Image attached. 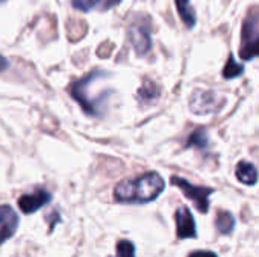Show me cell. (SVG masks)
<instances>
[{
    "label": "cell",
    "mask_w": 259,
    "mask_h": 257,
    "mask_svg": "<svg viewBox=\"0 0 259 257\" xmlns=\"http://www.w3.org/2000/svg\"><path fill=\"white\" fill-rule=\"evenodd\" d=\"M176 3V8H178V12L184 21V24L188 27V29H193L197 23V17H196V12L190 3V0H175Z\"/></svg>",
    "instance_id": "cell-12"
},
{
    "label": "cell",
    "mask_w": 259,
    "mask_h": 257,
    "mask_svg": "<svg viewBox=\"0 0 259 257\" xmlns=\"http://www.w3.org/2000/svg\"><path fill=\"white\" fill-rule=\"evenodd\" d=\"M259 53V14L256 8H252V11L247 14L243 30H241V47H240V56L244 61H250L256 58Z\"/></svg>",
    "instance_id": "cell-3"
},
{
    "label": "cell",
    "mask_w": 259,
    "mask_h": 257,
    "mask_svg": "<svg viewBox=\"0 0 259 257\" xmlns=\"http://www.w3.org/2000/svg\"><path fill=\"white\" fill-rule=\"evenodd\" d=\"M225 105V100L214 91L196 89L190 98V109L196 115H208L217 112Z\"/></svg>",
    "instance_id": "cell-6"
},
{
    "label": "cell",
    "mask_w": 259,
    "mask_h": 257,
    "mask_svg": "<svg viewBox=\"0 0 259 257\" xmlns=\"http://www.w3.org/2000/svg\"><path fill=\"white\" fill-rule=\"evenodd\" d=\"M138 100L143 103H150V101H156V98L159 97V88L149 80H144V85L141 86V89L137 94Z\"/></svg>",
    "instance_id": "cell-14"
},
{
    "label": "cell",
    "mask_w": 259,
    "mask_h": 257,
    "mask_svg": "<svg viewBox=\"0 0 259 257\" xmlns=\"http://www.w3.org/2000/svg\"><path fill=\"white\" fill-rule=\"evenodd\" d=\"M52 200V194L46 189H35L30 194H24L18 198V208L23 214L29 215V214H35L36 211H39L42 206L49 204Z\"/></svg>",
    "instance_id": "cell-7"
},
{
    "label": "cell",
    "mask_w": 259,
    "mask_h": 257,
    "mask_svg": "<svg viewBox=\"0 0 259 257\" xmlns=\"http://www.w3.org/2000/svg\"><path fill=\"white\" fill-rule=\"evenodd\" d=\"M188 257H219L212 251H206V250H199V251H193Z\"/></svg>",
    "instance_id": "cell-18"
},
{
    "label": "cell",
    "mask_w": 259,
    "mask_h": 257,
    "mask_svg": "<svg viewBox=\"0 0 259 257\" xmlns=\"http://www.w3.org/2000/svg\"><path fill=\"white\" fill-rule=\"evenodd\" d=\"M18 227V217L11 206H0V245L8 241Z\"/></svg>",
    "instance_id": "cell-9"
},
{
    "label": "cell",
    "mask_w": 259,
    "mask_h": 257,
    "mask_svg": "<svg viewBox=\"0 0 259 257\" xmlns=\"http://www.w3.org/2000/svg\"><path fill=\"white\" fill-rule=\"evenodd\" d=\"M175 220H176V233L179 239H191L197 236V230H196V223L193 218V214L190 212V209L187 206H181L176 214H175Z\"/></svg>",
    "instance_id": "cell-8"
},
{
    "label": "cell",
    "mask_w": 259,
    "mask_h": 257,
    "mask_svg": "<svg viewBox=\"0 0 259 257\" xmlns=\"http://www.w3.org/2000/svg\"><path fill=\"white\" fill-rule=\"evenodd\" d=\"M152 21L144 17L138 15L134 23L127 27L129 41L138 56H146L152 48V38H150V26Z\"/></svg>",
    "instance_id": "cell-4"
},
{
    "label": "cell",
    "mask_w": 259,
    "mask_h": 257,
    "mask_svg": "<svg viewBox=\"0 0 259 257\" xmlns=\"http://www.w3.org/2000/svg\"><path fill=\"white\" fill-rule=\"evenodd\" d=\"M164 179L158 173H146L140 177L123 180L114 189V197L120 203H150L164 191Z\"/></svg>",
    "instance_id": "cell-1"
},
{
    "label": "cell",
    "mask_w": 259,
    "mask_h": 257,
    "mask_svg": "<svg viewBox=\"0 0 259 257\" xmlns=\"http://www.w3.org/2000/svg\"><path fill=\"white\" fill-rule=\"evenodd\" d=\"M243 71H244V67L241 64H237L234 59V55H231L228 62H226V67L223 68V77L225 79H235V77L241 76Z\"/></svg>",
    "instance_id": "cell-16"
},
{
    "label": "cell",
    "mask_w": 259,
    "mask_h": 257,
    "mask_svg": "<svg viewBox=\"0 0 259 257\" xmlns=\"http://www.w3.org/2000/svg\"><path fill=\"white\" fill-rule=\"evenodd\" d=\"M215 226H217V229H219L220 233L229 235V233H232V230L235 227V218L228 211H219L217 220H215Z\"/></svg>",
    "instance_id": "cell-13"
},
{
    "label": "cell",
    "mask_w": 259,
    "mask_h": 257,
    "mask_svg": "<svg viewBox=\"0 0 259 257\" xmlns=\"http://www.w3.org/2000/svg\"><path fill=\"white\" fill-rule=\"evenodd\" d=\"M0 2H5V0H0Z\"/></svg>",
    "instance_id": "cell-20"
},
{
    "label": "cell",
    "mask_w": 259,
    "mask_h": 257,
    "mask_svg": "<svg viewBox=\"0 0 259 257\" xmlns=\"http://www.w3.org/2000/svg\"><path fill=\"white\" fill-rule=\"evenodd\" d=\"M208 144H209V139H208L206 130H205V129H197L196 132H193V133L190 135V139L187 141L185 147H187V148H191V147L206 148Z\"/></svg>",
    "instance_id": "cell-15"
},
{
    "label": "cell",
    "mask_w": 259,
    "mask_h": 257,
    "mask_svg": "<svg viewBox=\"0 0 259 257\" xmlns=\"http://www.w3.org/2000/svg\"><path fill=\"white\" fill-rule=\"evenodd\" d=\"M121 0H71L73 8L80 11H90V9H100L108 11L114 6H117Z\"/></svg>",
    "instance_id": "cell-11"
},
{
    "label": "cell",
    "mask_w": 259,
    "mask_h": 257,
    "mask_svg": "<svg viewBox=\"0 0 259 257\" xmlns=\"http://www.w3.org/2000/svg\"><path fill=\"white\" fill-rule=\"evenodd\" d=\"M235 174H237V179L244 185L253 186L258 182V171H256L255 165H252L250 162H244V161L240 162L237 165Z\"/></svg>",
    "instance_id": "cell-10"
},
{
    "label": "cell",
    "mask_w": 259,
    "mask_h": 257,
    "mask_svg": "<svg viewBox=\"0 0 259 257\" xmlns=\"http://www.w3.org/2000/svg\"><path fill=\"white\" fill-rule=\"evenodd\" d=\"M105 73L103 71H93V73H88L85 77L76 80L71 83L70 86V94L71 97L80 105V108L91 117H100L102 114V106H100V100L97 98H90L88 95V86L91 85L93 80L102 77Z\"/></svg>",
    "instance_id": "cell-2"
},
{
    "label": "cell",
    "mask_w": 259,
    "mask_h": 257,
    "mask_svg": "<svg viewBox=\"0 0 259 257\" xmlns=\"http://www.w3.org/2000/svg\"><path fill=\"white\" fill-rule=\"evenodd\" d=\"M115 257H135V245L131 241H120L117 244Z\"/></svg>",
    "instance_id": "cell-17"
},
{
    "label": "cell",
    "mask_w": 259,
    "mask_h": 257,
    "mask_svg": "<svg viewBox=\"0 0 259 257\" xmlns=\"http://www.w3.org/2000/svg\"><path fill=\"white\" fill-rule=\"evenodd\" d=\"M171 185L178 186L182 191V194L194 203L197 211H200L202 214L208 212V209H209V195L214 192L212 188L196 186V185L190 183L188 180H185L182 177H178V176L171 177Z\"/></svg>",
    "instance_id": "cell-5"
},
{
    "label": "cell",
    "mask_w": 259,
    "mask_h": 257,
    "mask_svg": "<svg viewBox=\"0 0 259 257\" xmlns=\"http://www.w3.org/2000/svg\"><path fill=\"white\" fill-rule=\"evenodd\" d=\"M8 65H9L8 59H6V58H3V56L0 55V73H2V71H5V70L8 68Z\"/></svg>",
    "instance_id": "cell-19"
}]
</instances>
